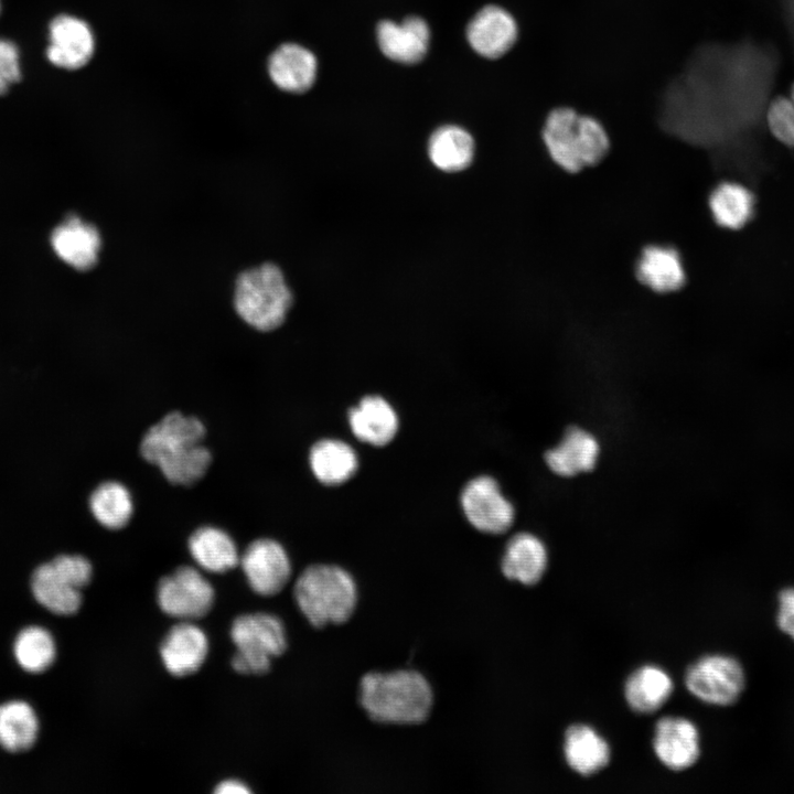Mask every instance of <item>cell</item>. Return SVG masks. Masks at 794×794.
Returning a JSON list of instances; mask_svg holds the SVG:
<instances>
[{"instance_id":"cell-1","label":"cell","mask_w":794,"mask_h":794,"mask_svg":"<svg viewBox=\"0 0 794 794\" xmlns=\"http://www.w3.org/2000/svg\"><path fill=\"white\" fill-rule=\"evenodd\" d=\"M752 44L699 47L663 95L662 114L673 130L762 107L769 95L773 61Z\"/></svg>"},{"instance_id":"cell-2","label":"cell","mask_w":794,"mask_h":794,"mask_svg":"<svg viewBox=\"0 0 794 794\" xmlns=\"http://www.w3.org/2000/svg\"><path fill=\"white\" fill-rule=\"evenodd\" d=\"M205 434L198 418L172 411L143 434L140 453L171 483L192 485L205 475L212 462L204 446Z\"/></svg>"},{"instance_id":"cell-3","label":"cell","mask_w":794,"mask_h":794,"mask_svg":"<svg viewBox=\"0 0 794 794\" xmlns=\"http://www.w3.org/2000/svg\"><path fill=\"white\" fill-rule=\"evenodd\" d=\"M358 699L377 722L417 725L429 717L433 691L428 679L415 669L369 672L360 680Z\"/></svg>"},{"instance_id":"cell-4","label":"cell","mask_w":794,"mask_h":794,"mask_svg":"<svg viewBox=\"0 0 794 794\" xmlns=\"http://www.w3.org/2000/svg\"><path fill=\"white\" fill-rule=\"evenodd\" d=\"M541 139L552 162L568 173L598 164L610 149L603 125L570 107H557L547 115Z\"/></svg>"},{"instance_id":"cell-5","label":"cell","mask_w":794,"mask_h":794,"mask_svg":"<svg viewBox=\"0 0 794 794\" xmlns=\"http://www.w3.org/2000/svg\"><path fill=\"white\" fill-rule=\"evenodd\" d=\"M294 601L315 627L348 621L357 605L358 590L353 576L335 565L307 567L296 580Z\"/></svg>"},{"instance_id":"cell-6","label":"cell","mask_w":794,"mask_h":794,"mask_svg":"<svg viewBox=\"0 0 794 794\" xmlns=\"http://www.w3.org/2000/svg\"><path fill=\"white\" fill-rule=\"evenodd\" d=\"M292 300L283 272L272 262L246 269L235 281L233 303L236 313L261 332L272 331L285 322Z\"/></svg>"},{"instance_id":"cell-7","label":"cell","mask_w":794,"mask_h":794,"mask_svg":"<svg viewBox=\"0 0 794 794\" xmlns=\"http://www.w3.org/2000/svg\"><path fill=\"white\" fill-rule=\"evenodd\" d=\"M93 575L87 558L81 555H61L40 565L31 576L34 599L57 615H72L82 604V590Z\"/></svg>"},{"instance_id":"cell-8","label":"cell","mask_w":794,"mask_h":794,"mask_svg":"<svg viewBox=\"0 0 794 794\" xmlns=\"http://www.w3.org/2000/svg\"><path fill=\"white\" fill-rule=\"evenodd\" d=\"M230 637L236 646L233 668L242 674H264L273 657L287 647V633L282 621L269 613H249L235 619Z\"/></svg>"},{"instance_id":"cell-9","label":"cell","mask_w":794,"mask_h":794,"mask_svg":"<svg viewBox=\"0 0 794 794\" xmlns=\"http://www.w3.org/2000/svg\"><path fill=\"white\" fill-rule=\"evenodd\" d=\"M745 672L729 655L712 654L699 658L687 670L685 684L691 695L712 706L737 702L745 689Z\"/></svg>"},{"instance_id":"cell-10","label":"cell","mask_w":794,"mask_h":794,"mask_svg":"<svg viewBox=\"0 0 794 794\" xmlns=\"http://www.w3.org/2000/svg\"><path fill=\"white\" fill-rule=\"evenodd\" d=\"M161 610L180 621H193L206 615L214 602V589L195 568L181 566L162 578L158 586Z\"/></svg>"},{"instance_id":"cell-11","label":"cell","mask_w":794,"mask_h":794,"mask_svg":"<svg viewBox=\"0 0 794 794\" xmlns=\"http://www.w3.org/2000/svg\"><path fill=\"white\" fill-rule=\"evenodd\" d=\"M461 507L469 523L478 530L497 535L513 524V504L503 495L498 483L481 475L466 483L460 496Z\"/></svg>"},{"instance_id":"cell-12","label":"cell","mask_w":794,"mask_h":794,"mask_svg":"<svg viewBox=\"0 0 794 794\" xmlns=\"http://www.w3.org/2000/svg\"><path fill=\"white\" fill-rule=\"evenodd\" d=\"M239 564L250 588L264 597L279 593L291 576L286 549L271 538L251 541L240 555Z\"/></svg>"},{"instance_id":"cell-13","label":"cell","mask_w":794,"mask_h":794,"mask_svg":"<svg viewBox=\"0 0 794 794\" xmlns=\"http://www.w3.org/2000/svg\"><path fill=\"white\" fill-rule=\"evenodd\" d=\"M50 242L55 255L78 271H88L98 262L100 233L76 214H68L54 227Z\"/></svg>"},{"instance_id":"cell-14","label":"cell","mask_w":794,"mask_h":794,"mask_svg":"<svg viewBox=\"0 0 794 794\" xmlns=\"http://www.w3.org/2000/svg\"><path fill=\"white\" fill-rule=\"evenodd\" d=\"M49 30L46 56L52 64L73 71L89 62L94 54L95 40L85 21L61 14L52 20Z\"/></svg>"},{"instance_id":"cell-15","label":"cell","mask_w":794,"mask_h":794,"mask_svg":"<svg viewBox=\"0 0 794 794\" xmlns=\"http://www.w3.org/2000/svg\"><path fill=\"white\" fill-rule=\"evenodd\" d=\"M653 747L656 757L666 768L675 771L688 769L697 762L700 754L698 729L684 718H662L655 728Z\"/></svg>"},{"instance_id":"cell-16","label":"cell","mask_w":794,"mask_h":794,"mask_svg":"<svg viewBox=\"0 0 794 794\" xmlns=\"http://www.w3.org/2000/svg\"><path fill=\"white\" fill-rule=\"evenodd\" d=\"M518 35L513 15L497 6H486L470 21L466 36L472 49L487 58L507 53Z\"/></svg>"},{"instance_id":"cell-17","label":"cell","mask_w":794,"mask_h":794,"mask_svg":"<svg viewBox=\"0 0 794 794\" xmlns=\"http://www.w3.org/2000/svg\"><path fill=\"white\" fill-rule=\"evenodd\" d=\"M208 653L204 631L192 621H181L164 637L160 654L162 662L174 676L182 677L198 670Z\"/></svg>"},{"instance_id":"cell-18","label":"cell","mask_w":794,"mask_h":794,"mask_svg":"<svg viewBox=\"0 0 794 794\" xmlns=\"http://www.w3.org/2000/svg\"><path fill=\"white\" fill-rule=\"evenodd\" d=\"M635 275L642 285L657 293L677 291L686 282L682 256L668 245L644 247L636 260Z\"/></svg>"},{"instance_id":"cell-19","label":"cell","mask_w":794,"mask_h":794,"mask_svg":"<svg viewBox=\"0 0 794 794\" xmlns=\"http://www.w3.org/2000/svg\"><path fill=\"white\" fill-rule=\"evenodd\" d=\"M430 32L427 23L418 17H409L401 23L382 21L377 26V40L382 52L393 61L412 64L425 56Z\"/></svg>"},{"instance_id":"cell-20","label":"cell","mask_w":794,"mask_h":794,"mask_svg":"<svg viewBox=\"0 0 794 794\" xmlns=\"http://www.w3.org/2000/svg\"><path fill=\"white\" fill-rule=\"evenodd\" d=\"M316 67L313 53L294 43L280 45L268 60L272 83L289 93L308 90L315 81Z\"/></svg>"},{"instance_id":"cell-21","label":"cell","mask_w":794,"mask_h":794,"mask_svg":"<svg viewBox=\"0 0 794 794\" xmlns=\"http://www.w3.org/2000/svg\"><path fill=\"white\" fill-rule=\"evenodd\" d=\"M348 425L361 441L375 447L389 443L398 430V417L380 396H366L348 411Z\"/></svg>"},{"instance_id":"cell-22","label":"cell","mask_w":794,"mask_h":794,"mask_svg":"<svg viewBox=\"0 0 794 794\" xmlns=\"http://www.w3.org/2000/svg\"><path fill=\"white\" fill-rule=\"evenodd\" d=\"M547 562L546 546L540 538L530 533H518L508 540L501 568L507 579L532 586L541 579Z\"/></svg>"},{"instance_id":"cell-23","label":"cell","mask_w":794,"mask_h":794,"mask_svg":"<svg viewBox=\"0 0 794 794\" xmlns=\"http://www.w3.org/2000/svg\"><path fill=\"white\" fill-rule=\"evenodd\" d=\"M600 447L590 432L571 427L561 441L548 450L545 461L548 468L559 476H575L591 471L598 460Z\"/></svg>"},{"instance_id":"cell-24","label":"cell","mask_w":794,"mask_h":794,"mask_svg":"<svg viewBox=\"0 0 794 794\" xmlns=\"http://www.w3.org/2000/svg\"><path fill=\"white\" fill-rule=\"evenodd\" d=\"M187 545L193 560L208 572L223 573L239 564L240 555L234 539L218 527L197 528Z\"/></svg>"},{"instance_id":"cell-25","label":"cell","mask_w":794,"mask_h":794,"mask_svg":"<svg viewBox=\"0 0 794 794\" xmlns=\"http://www.w3.org/2000/svg\"><path fill=\"white\" fill-rule=\"evenodd\" d=\"M564 752L568 765L581 775L599 772L610 760L607 741L586 725H573L567 729Z\"/></svg>"},{"instance_id":"cell-26","label":"cell","mask_w":794,"mask_h":794,"mask_svg":"<svg viewBox=\"0 0 794 794\" xmlns=\"http://www.w3.org/2000/svg\"><path fill=\"white\" fill-rule=\"evenodd\" d=\"M314 476L325 485H339L351 479L358 461L354 449L344 441L323 439L315 442L309 454Z\"/></svg>"},{"instance_id":"cell-27","label":"cell","mask_w":794,"mask_h":794,"mask_svg":"<svg viewBox=\"0 0 794 794\" xmlns=\"http://www.w3.org/2000/svg\"><path fill=\"white\" fill-rule=\"evenodd\" d=\"M673 680L659 667L642 666L626 680L625 699L636 712L651 713L659 709L670 697Z\"/></svg>"},{"instance_id":"cell-28","label":"cell","mask_w":794,"mask_h":794,"mask_svg":"<svg viewBox=\"0 0 794 794\" xmlns=\"http://www.w3.org/2000/svg\"><path fill=\"white\" fill-rule=\"evenodd\" d=\"M428 153L431 162L440 170L458 172L471 164L474 140L468 131L458 126H443L431 135Z\"/></svg>"},{"instance_id":"cell-29","label":"cell","mask_w":794,"mask_h":794,"mask_svg":"<svg viewBox=\"0 0 794 794\" xmlns=\"http://www.w3.org/2000/svg\"><path fill=\"white\" fill-rule=\"evenodd\" d=\"M39 733V719L26 701L10 700L0 705V745L9 752L33 747Z\"/></svg>"},{"instance_id":"cell-30","label":"cell","mask_w":794,"mask_h":794,"mask_svg":"<svg viewBox=\"0 0 794 794\" xmlns=\"http://www.w3.org/2000/svg\"><path fill=\"white\" fill-rule=\"evenodd\" d=\"M708 205L713 221L719 226L739 229L752 216L754 197L742 184L722 182L710 193Z\"/></svg>"},{"instance_id":"cell-31","label":"cell","mask_w":794,"mask_h":794,"mask_svg":"<svg viewBox=\"0 0 794 794\" xmlns=\"http://www.w3.org/2000/svg\"><path fill=\"white\" fill-rule=\"evenodd\" d=\"M89 508L95 519L108 529L124 528L133 514L130 491L120 482L107 481L90 494Z\"/></svg>"},{"instance_id":"cell-32","label":"cell","mask_w":794,"mask_h":794,"mask_svg":"<svg viewBox=\"0 0 794 794\" xmlns=\"http://www.w3.org/2000/svg\"><path fill=\"white\" fill-rule=\"evenodd\" d=\"M13 655L19 666L29 673H43L55 661L56 646L52 634L39 625L24 627L13 643Z\"/></svg>"},{"instance_id":"cell-33","label":"cell","mask_w":794,"mask_h":794,"mask_svg":"<svg viewBox=\"0 0 794 794\" xmlns=\"http://www.w3.org/2000/svg\"><path fill=\"white\" fill-rule=\"evenodd\" d=\"M766 122L779 141L794 148V84L788 96H779L770 101Z\"/></svg>"},{"instance_id":"cell-34","label":"cell","mask_w":794,"mask_h":794,"mask_svg":"<svg viewBox=\"0 0 794 794\" xmlns=\"http://www.w3.org/2000/svg\"><path fill=\"white\" fill-rule=\"evenodd\" d=\"M19 79V51L14 43L0 39V95Z\"/></svg>"},{"instance_id":"cell-35","label":"cell","mask_w":794,"mask_h":794,"mask_svg":"<svg viewBox=\"0 0 794 794\" xmlns=\"http://www.w3.org/2000/svg\"><path fill=\"white\" fill-rule=\"evenodd\" d=\"M776 624L794 642V587L783 589L777 596Z\"/></svg>"},{"instance_id":"cell-36","label":"cell","mask_w":794,"mask_h":794,"mask_svg":"<svg viewBox=\"0 0 794 794\" xmlns=\"http://www.w3.org/2000/svg\"><path fill=\"white\" fill-rule=\"evenodd\" d=\"M215 793H218V794H246V793H250V790L248 788V786H246L240 781L226 780L216 786Z\"/></svg>"},{"instance_id":"cell-37","label":"cell","mask_w":794,"mask_h":794,"mask_svg":"<svg viewBox=\"0 0 794 794\" xmlns=\"http://www.w3.org/2000/svg\"><path fill=\"white\" fill-rule=\"evenodd\" d=\"M0 8H1V6H0Z\"/></svg>"}]
</instances>
